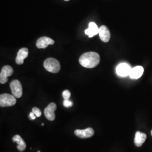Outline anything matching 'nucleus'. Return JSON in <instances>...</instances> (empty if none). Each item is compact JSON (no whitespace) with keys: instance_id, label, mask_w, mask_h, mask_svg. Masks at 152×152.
Returning <instances> with one entry per match:
<instances>
[{"instance_id":"obj_19","label":"nucleus","mask_w":152,"mask_h":152,"mask_svg":"<svg viewBox=\"0 0 152 152\" xmlns=\"http://www.w3.org/2000/svg\"><path fill=\"white\" fill-rule=\"evenodd\" d=\"M36 117H37L36 116V115L34 114L32 112L31 113H30V114L29 115V118L31 120H35Z\"/></svg>"},{"instance_id":"obj_6","label":"nucleus","mask_w":152,"mask_h":152,"mask_svg":"<svg viewBox=\"0 0 152 152\" xmlns=\"http://www.w3.org/2000/svg\"><path fill=\"white\" fill-rule=\"evenodd\" d=\"M132 68L127 63H121L116 68V73L121 77H126L129 76Z\"/></svg>"},{"instance_id":"obj_16","label":"nucleus","mask_w":152,"mask_h":152,"mask_svg":"<svg viewBox=\"0 0 152 152\" xmlns=\"http://www.w3.org/2000/svg\"><path fill=\"white\" fill-rule=\"evenodd\" d=\"M71 92L68 90H64L62 94L63 98L64 99V100H69V99L71 97Z\"/></svg>"},{"instance_id":"obj_18","label":"nucleus","mask_w":152,"mask_h":152,"mask_svg":"<svg viewBox=\"0 0 152 152\" xmlns=\"http://www.w3.org/2000/svg\"><path fill=\"white\" fill-rule=\"evenodd\" d=\"M63 105L66 108H69L73 105V103L69 100H64L63 102Z\"/></svg>"},{"instance_id":"obj_22","label":"nucleus","mask_w":152,"mask_h":152,"mask_svg":"<svg viewBox=\"0 0 152 152\" xmlns=\"http://www.w3.org/2000/svg\"><path fill=\"white\" fill-rule=\"evenodd\" d=\"M40 152V151H38V152Z\"/></svg>"},{"instance_id":"obj_7","label":"nucleus","mask_w":152,"mask_h":152,"mask_svg":"<svg viewBox=\"0 0 152 152\" xmlns=\"http://www.w3.org/2000/svg\"><path fill=\"white\" fill-rule=\"evenodd\" d=\"M56 108H57L56 105L54 103H51L45 109L44 114L48 120L50 121H53L55 120V111L56 110Z\"/></svg>"},{"instance_id":"obj_3","label":"nucleus","mask_w":152,"mask_h":152,"mask_svg":"<svg viewBox=\"0 0 152 152\" xmlns=\"http://www.w3.org/2000/svg\"><path fill=\"white\" fill-rule=\"evenodd\" d=\"M16 103V98L13 95L3 94L0 95V106L1 107H11Z\"/></svg>"},{"instance_id":"obj_2","label":"nucleus","mask_w":152,"mask_h":152,"mask_svg":"<svg viewBox=\"0 0 152 152\" xmlns=\"http://www.w3.org/2000/svg\"><path fill=\"white\" fill-rule=\"evenodd\" d=\"M45 68L53 73H58L60 69L59 62L54 58H48L45 60L44 63Z\"/></svg>"},{"instance_id":"obj_20","label":"nucleus","mask_w":152,"mask_h":152,"mask_svg":"<svg viewBox=\"0 0 152 152\" xmlns=\"http://www.w3.org/2000/svg\"><path fill=\"white\" fill-rule=\"evenodd\" d=\"M64 1H69V0H64Z\"/></svg>"},{"instance_id":"obj_4","label":"nucleus","mask_w":152,"mask_h":152,"mask_svg":"<svg viewBox=\"0 0 152 152\" xmlns=\"http://www.w3.org/2000/svg\"><path fill=\"white\" fill-rule=\"evenodd\" d=\"M10 88L12 95L16 98L22 97L23 89L21 83L19 81L15 80L10 83Z\"/></svg>"},{"instance_id":"obj_5","label":"nucleus","mask_w":152,"mask_h":152,"mask_svg":"<svg viewBox=\"0 0 152 152\" xmlns=\"http://www.w3.org/2000/svg\"><path fill=\"white\" fill-rule=\"evenodd\" d=\"M13 73V69L9 65H5L0 73V83L5 84L7 82V77L11 76Z\"/></svg>"},{"instance_id":"obj_21","label":"nucleus","mask_w":152,"mask_h":152,"mask_svg":"<svg viewBox=\"0 0 152 152\" xmlns=\"http://www.w3.org/2000/svg\"><path fill=\"white\" fill-rule=\"evenodd\" d=\"M151 134H152V132H151Z\"/></svg>"},{"instance_id":"obj_13","label":"nucleus","mask_w":152,"mask_h":152,"mask_svg":"<svg viewBox=\"0 0 152 152\" xmlns=\"http://www.w3.org/2000/svg\"><path fill=\"white\" fill-rule=\"evenodd\" d=\"M144 73V68L141 66H136L132 68L130 73V77L132 79H138L141 77Z\"/></svg>"},{"instance_id":"obj_1","label":"nucleus","mask_w":152,"mask_h":152,"mask_svg":"<svg viewBox=\"0 0 152 152\" xmlns=\"http://www.w3.org/2000/svg\"><path fill=\"white\" fill-rule=\"evenodd\" d=\"M79 62L83 67L93 68L99 64L100 56L95 52H87L80 56Z\"/></svg>"},{"instance_id":"obj_12","label":"nucleus","mask_w":152,"mask_h":152,"mask_svg":"<svg viewBox=\"0 0 152 152\" xmlns=\"http://www.w3.org/2000/svg\"><path fill=\"white\" fill-rule=\"evenodd\" d=\"M99 28H98L97 25L94 22H91L89 23L88 29L85 30V32L89 37H92L97 34H99Z\"/></svg>"},{"instance_id":"obj_9","label":"nucleus","mask_w":152,"mask_h":152,"mask_svg":"<svg viewBox=\"0 0 152 152\" xmlns=\"http://www.w3.org/2000/svg\"><path fill=\"white\" fill-rule=\"evenodd\" d=\"M75 134L81 139H86L92 137L94 134V131L92 128H87L85 130H76L75 131Z\"/></svg>"},{"instance_id":"obj_15","label":"nucleus","mask_w":152,"mask_h":152,"mask_svg":"<svg viewBox=\"0 0 152 152\" xmlns=\"http://www.w3.org/2000/svg\"><path fill=\"white\" fill-rule=\"evenodd\" d=\"M12 141L17 143V148L19 151L23 152L26 149V144L25 141L23 140L21 136L18 135H15L12 137Z\"/></svg>"},{"instance_id":"obj_14","label":"nucleus","mask_w":152,"mask_h":152,"mask_svg":"<svg viewBox=\"0 0 152 152\" xmlns=\"http://www.w3.org/2000/svg\"><path fill=\"white\" fill-rule=\"evenodd\" d=\"M147 139V135L141 132L140 131H137L135 134L134 139V142L136 147H140L143 144Z\"/></svg>"},{"instance_id":"obj_11","label":"nucleus","mask_w":152,"mask_h":152,"mask_svg":"<svg viewBox=\"0 0 152 152\" xmlns=\"http://www.w3.org/2000/svg\"><path fill=\"white\" fill-rule=\"evenodd\" d=\"M28 49L26 48H22L19 50L18 52L17 56H16V64L19 65L23 64L24 63V60L25 59H26L28 56Z\"/></svg>"},{"instance_id":"obj_8","label":"nucleus","mask_w":152,"mask_h":152,"mask_svg":"<svg viewBox=\"0 0 152 152\" xmlns=\"http://www.w3.org/2000/svg\"><path fill=\"white\" fill-rule=\"evenodd\" d=\"M54 41L48 37H42L38 38L36 42V46L38 49H45L49 45H54Z\"/></svg>"},{"instance_id":"obj_17","label":"nucleus","mask_w":152,"mask_h":152,"mask_svg":"<svg viewBox=\"0 0 152 152\" xmlns=\"http://www.w3.org/2000/svg\"><path fill=\"white\" fill-rule=\"evenodd\" d=\"M32 112L34 114L36 115V116L37 117H39L41 115V112L39 109L36 108V107H34L32 109Z\"/></svg>"},{"instance_id":"obj_10","label":"nucleus","mask_w":152,"mask_h":152,"mask_svg":"<svg viewBox=\"0 0 152 152\" xmlns=\"http://www.w3.org/2000/svg\"><path fill=\"white\" fill-rule=\"evenodd\" d=\"M99 34L100 39L104 42H108L110 38V33L108 28L105 26H102L99 28Z\"/></svg>"}]
</instances>
